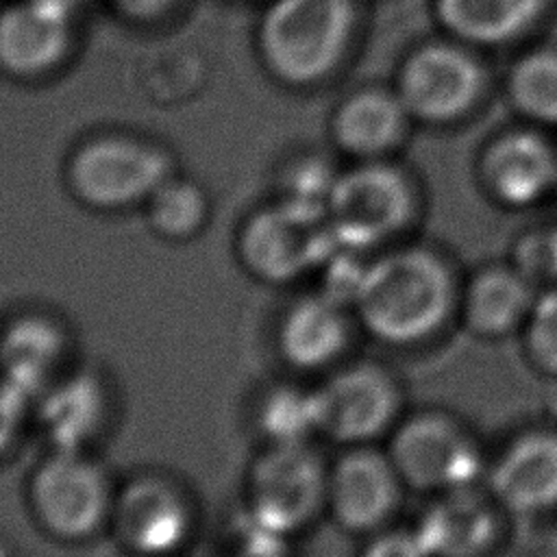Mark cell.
<instances>
[{"label":"cell","mask_w":557,"mask_h":557,"mask_svg":"<svg viewBox=\"0 0 557 557\" xmlns=\"http://www.w3.org/2000/svg\"><path fill=\"white\" fill-rule=\"evenodd\" d=\"M509 516L483 485L429 496L411 522L431 557H494Z\"/></svg>","instance_id":"9a60e30c"},{"label":"cell","mask_w":557,"mask_h":557,"mask_svg":"<svg viewBox=\"0 0 557 557\" xmlns=\"http://www.w3.org/2000/svg\"><path fill=\"white\" fill-rule=\"evenodd\" d=\"M313 392L318 431L339 448L383 444L409 411L403 379L379 359L342 361Z\"/></svg>","instance_id":"5b68a950"},{"label":"cell","mask_w":557,"mask_h":557,"mask_svg":"<svg viewBox=\"0 0 557 557\" xmlns=\"http://www.w3.org/2000/svg\"><path fill=\"white\" fill-rule=\"evenodd\" d=\"M337 174L339 172H333V168L320 157L298 159L283 174L278 200L326 218V207Z\"/></svg>","instance_id":"4316f807"},{"label":"cell","mask_w":557,"mask_h":557,"mask_svg":"<svg viewBox=\"0 0 557 557\" xmlns=\"http://www.w3.org/2000/svg\"><path fill=\"white\" fill-rule=\"evenodd\" d=\"M476 176L496 207L533 209L557 189V150L533 124L509 128L483 146Z\"/></svg>","instance_id":"5bb4252c"},{"label":"cell","mask_w":557,"mask_h":557,"mask_svg":"<svg viewBox=\"0 0 557 557\" xmlns=\"http://www.w3.org/2000/svg\"><path fill=\"white\" fill-rule=\"evenodd\" d=\"M485 87L487 74L476 48L446 35L416 46L400 63L394 85L411 120L431 126L468 117Z\"/></svg>","instance_id":"9c48e42d"},{"label":"cell","mask_w":557,"mask_h":557,"mask_svg":"<svg viewBox=\"0 0 557 557\" xmlns=\"http://www.w3.org/2000/svg\"><path fill=\"white\" fill-rule=\"evenodd\" d=\"M355 329H359L350 305L318 292L294 300L276 326V350L281 359L300 370H333L346 359Z\"/></svg>","instance_id":"ac0fdd59"},{"label":"cell","mask_w":557,"mask_h":557,"mask_svg":"<svg viewBox=\"0 0 557 557\" xmlns=\"http://www.w3.org/2000/svg\"><path fill=\"white\" fill-rule=\"evenodd\" d=\"M174 174V161L161 146L122 133L96 135L67 159L70 194L96 211H122L146 205L152 191Z\"/></svg>","instance_id":"52a82bcc"},{"label":"cell","mask_w":557,"mask_h":557,"mask_svg":"<svg viewBox=\"0 0 557 557\" xmlns=\"http://www.w3.org/2000/svg\"><path fill=\"white\" fill-rule=\"evenodd\" d=\"M509 259L537 289L557 285V224L535 226L522 233Z\"/></svg>","instance_id":"83f0119b"},{"label":"cell","mask_w":557,"mask_h":557,"mask_svg":"<svg viewBox=\"0 0 557 557\" xmlns=\"http://www.w3.org/2000/svg\"><path fill=\"white\" fill-rule=\"evenodd\" d=\"M407 494L383 444L346 446L329 461L326 513L350 535L368 537L396 524Z\"/></svg>","instance_id":"8fae6325"},{"label":"cell","mask_w":557,"mask_h":557,"mask_svg":"<svg viewBox=\"0 0 557 557\" xmlns=\"http://www.w3.org/2000/svg\"><path fill=\"white\" fill-rule=\"evenodd\" d=\"M357 557H431L413 524H389L368 537Z\"/></svg>","instance_id":"f1b7e54d"},{"label":"cell","mask_w":557,"mask_h":557,"mask_svg":"<svg viewBox=\"0 0 557 557\" xmlns=\"http://www.w3.org/2000/svg\"><path fill=\"white\" fill-rule=\"evenodd\" d=\"M50 450H89L111 420V392L96 370L72 368L35 403Z\"/></svg>","instance_id":"ffe728a7"},{"label":"cell","mask_w":557,"mask_h":557,"mask_svg":"<svg viewBox=\"0 0 557 557\" xmlns=\"http://www.w3.org/2000/svg\"><path fill=\"white\" fill-rule=\"evenodd\" d=\"M550 0H433L446 37L472 48H498L527 35Z\"/></svg>","instance_id":"7402d4cb"},{"label":"cell","mask_w":557,"mask_h":557,"mask_svg":"<svg viewBox=\"0 0 557 557\" xmlns=\"http://www.w3.org/2000/svg\"><path fill=\"white\" fill-rule=\"evenodd\" d=\"M422 211L418 181L389 159H372L337 174L326 224L342 246L379 252L411 239Z\"/></svg>","instance_id":"3957f363"},{"label":"cell","mask_w":557,"mask_h":557,"mask_svg":"<svg viewBox=\"0 0 557 557\" xmlns=\"http://www.w3.org/2000/svg\"><path fill=\"white\" fill-rule=\"evenodd\" d=\"M329 461L311 446L268 444L246 476L248 522L292 537L326 513Z\"/></svg>","instance_id":"8992f818"},{"label":"cell","mask_w":557,"mask_h":557,"mask_svg":"<svg viewBox=\"0 0 557 557\" xmlns=\"http://www.w3.org/2000/svg\"><path fill=\"white\" fill-rule=\"evenodd\" d=\"M74 41V0H13L0 9V70L39 78L57 70Z\"/></svg>","instance_id":"2e32d148"},{"label":"cell","mask_w":557,"mask_h":557,"mask_svg":"<svg viewBox=\"0 0 557 557\" xmlns=\"http://www.w3.org/2000/svg\"><path fill=\"white\" fill-rule=\"evenodd\" d=\"M463 272L437 244L407 239L368 257L350 309L392 350H422L457 329Z\"/></svg>","instance_id":"6da1fadb"},{"label":"cell","mask_w":557,"mask_h":557,"mask_svg":"<svg viewBox=\"0 0 557 557\" xmlns=\"http://www.w3.org/2000/svg\"><path fill=\"white\" fill-rule=\"evenodd\" d=\"M413 124L394 87H363L346 96L333 117L335 146L357 161L387 159L396 152Z\"/></svg>","instance_id":"44dd1931"},{"label":"cell","mask_w":557,"mask_h":557,"mask_svg":"<svg viewBox=\"0 0 557 557\" xmlns=\"http://www.w3.org/2000/svg\"><path fill=\"white\" fill-rule=\"evenodd\" d=\"M144 207L150 228L168 242L194 239L209 220L207 191L176 172L152 191Z\"/></svg>","instance_id":"cb8c5ba5"},{"label":"cell","mask_w":557,"mask_h":557,"mask_svg":"<svg viewBox=\"0 0 557 557\" xmlns=\"http://www.w3.org/2000/svg\"><path fill=\"white\" fill-rule=\"evenodd\" d=\"M335 244L326 218L276 200L242 222L235 248L250 276L287 285L318 270Z\"/></svg>","instance_id":"30bf717a"},{"label":"cell","mask_w":557,"mask_h":557,"mask_svg":"<svg viewBox=\"0 0 557 557\" xmlns=\"http://www.w3.org/2000/svg\"><path fill=\"white\" fill-rule=\"evenodd\" d=\"M507 100L533 126H557V46H540L520 54L507 78Z\"/></svg>","instance_id":"603a6c76"},{"label":"cell","mask_w":557,"mask_h":557,"mask_svg":"<svg viewBox=\"0 0 557 557\" xmlns=\"http://www.w3.org/2000/svg\"><path fill=\"white\" fill-rule=\"evenodd\" d=\"M70 350V331L52 313H15L0 329V376L35 403L72 370Z\"/></svg>","instance_id":"d6986e66"},{"label":"cell","mask_w":557,"mask_h":557,"mask_svg":"<svg viewBox=\"0 0 557 557\" xmlns=\"http://www.w3.org/2000/svg\"><path fill=\"white\" fill-rule=\"evenodd\" d=\"M483 487L509 518L557 511V424H529L490 453Z\"/></svg>","instance_id":"4fadbf2b"},{"label":"cell","mask_w":557,"mask_h":557,"mask_svg":"<svg viewBox=\"0 0 557 557\" xmlns=\"http://www.w3.org/2000/svg\"><path fill=\"white\" fill-rule=\"evenodd\" d=\"M226 557H292V553L287 548V537L246 522L235 548Z\"/></svg>","instance_id":"4dcf8cb0"},{"label":"cell","mask_w":557,"mask_h":557,"mask_svg":"<svg viewBox=\"0 0 557 557\" xmlns=\"http://www.w3.org/2000/svg\"><path fill=\"white\" fill-rule=\"evenodd\" d=\"M537 296L533 281L511 261H485L463 272L457 329L476 342L518 339Z\"/></svg>","instance_id":"e0dca14e"},{"label":"cell","mask_w":557,"mask_h":557,"mask_svg":"<svg viewBox=\"0 0 557 557\" xmlns=\"http://www.w3.org/2000/svg\"><path fill=\"white\" fill-rule=\"evenodd\" d=\"M355 28L357 0H272L257 28L259 57L285 85H318L346 59Z\"/></svg>","instance_id":"7a4b0ae2"},{"label":"cell","mask_w":557,"mask_h":557,"mask_svg":"<svg viewBox=\"0 0 557 557\" xmlns=\"http://www.w3.org/2000/svg\"><path fill=\"white\" fill-rule=\"evenodd\" d=\"M383 446L409 494L424 498L483 485L490 461L472 424L444 407L409 409Z\"/></svg>","instance_id":"277c9868"},{"label":"cell","mask_w":557,"mask_h":557,"mask_svg":"<svg viewBox=\"0 0 557 557\" xmlns=\"http://www.w3.org/2000/svg\"><path fill=\"white\" fill-rule=\"evenodd\" d=\"M111 4L117 9L120 15L133 22H154L168 15L174 9L176 0H111Z\"/></svg>","instance_id":"1f68e13d"},{"label":"cell","mask_w":557,"mask_h":557,"mask_svg":"<svg viewBox=\"0 0 557 557\" xmlns=\"http://www.w3.org/2000/svg\"><path fill=\"white\" fill-rule=\"evenodd\" d=\"M115 492L107 468L87 450H50L33 470L28 505L48 535L83 542L109 524Z\"/></svg>","instance_id":"ba28073f"},{"label":"cell","mask_w":557,"mask_h":557,"mask_svg":"<svg viewBox=\"0 0 557 557\" xmlns=\"http://www.w3.org/2000/svg\"><path fill=\"white\" fill-rule=\"evenodd\" d=\"M255 418L268 444H300L311 442V435H320L313 387L272 385L257 400Z\"/></svg>","instance_id":"d4e9b609"},{"label":"cell","mask_w":557,"mask_h":557,"mask_svg":"<svg viewBox=\"0 0 557 557\" xmlns=\"http://www.w3.org/2000/svg\"><path fill=\"white\" fill-rule=\"evenodd\" d=\"M109 524L133 555L172 557L191 540L196 511L174 479L144 472L115 492Z\"/></svg>","instance_id":"7c38bea8"},{"label":"cell","mask_w":557,"mask_h":557,"mask_svg":"<svg viewBox=\"0 0 557 557\" xmlns=\"http://www.w3.org/2000/svg\"><path fill=\"white\" fill-rule=\"evenodd\" d=\"M33 400L0 376V459L15 446Z\"/></svg>","instance_id":"f546056e"},{"label":"cell","mask_w":557,"mask_h":557,"mask_svg":"<svg viewBox=\"0 0 557 557\" xmlns=\"http://www.w3.org/2000/svg\"><path fill=\"white\" fill-rule=\"evenodd\" d=\"M518 344L535 374L557 381V285L537 289Z\"/></svg>","instance_id":"484cf974"}]
</instances>
